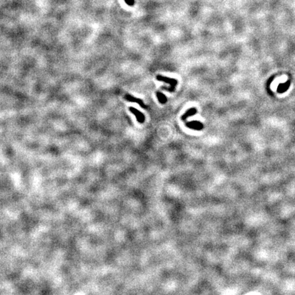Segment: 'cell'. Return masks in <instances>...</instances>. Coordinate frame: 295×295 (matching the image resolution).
Returning <instances> with one entry per match:
<instances>
[{
  "instance_id": "cell-1",
  "label": "cell",
  "mask_w": 295,
  "mask_h": 295,
  "mask_svg": "<svg viewBox=\"0 0 295 295\" xmlns=\"http://www.w3.org/2000/svg\"><path fill=\"white\" fill-rule=\"evenodd\" d=\"M157 79L158 81H163V82H165V83L170 84V87H169V88L163 87V90H166L169 91V92H174L175 90V89H176V86L177 83H178L177 80L175 79L163 77V76H161V75H157Z\"/></svg>"
},
{
  "instance_id": "cell-2",
  "label": "cell",
  "mask_w": 295,
  "mask_h": 295,
  "mask_svg": "<svg viewBox=\"0 0 295 295\" xmlns=\"http://www.w3.org/2000/svg\"><path fill=\"white\" fill-rule=\"evenodd\" d=\"M125 98L126 99V101H128L129 102H137V103L139 104L140 107H142V108H145V109L147 108L146 105L144 104V102H143V101L142 100V99L134 97H133V96L130 95V94H126L125 97Z\"/></svg>"
},
{
  "instance_id": "cell-3",
  "label": "cell",
  "mask_w": 295,
  "mask_h": 295,
  "mask_svg": "<svg viewBox=\"0 0 295 295\" xmlns=\"http://www.w3.org/2000/svg\"><path fill=\"white\" fill-rule=\"evenodd\" d=\"M129 110L131 112H132L133 114L135 115V116L137 118V120H138L139 123H143L145 121V116L143 115L141 111H139L138 109H135V107H129Z\"/></svg>"
},
{
  "instance_id": "cell-4",
  "label": "cell",
  "mask_w": 295,
  "mask_h": 295,
  "mask_svg": "<svg viewBox=\"0 0 295 295\" xmlns=\"http://www.w3.org/2000/svg\"><path fill=\"white\" fill-rule=\"evenodd\" d=\"M186 126L188 128L191 129L197 130V131H200V130H202V129L204 128V125L200 122L195 120V121L187 122L186 124Z\"/></svg>"
},
{
  "instance_id": "cell-5",
  "label": "cell",
  "mask_w": 295,
  "mask_h": 295,
  "mask_svg": "<svg viewBox=\"0 0 295 295\" xmlns=\"http://www.w3.org/2000/svg\"><path fill=\"white\" fill-rule=\"evenodd\" d=\"M197 111V109L195 107L188 109L186 111V113H184V115H183V116H182V120H183V121H185L188 117H191V116H194L195 114H196Z\"/></svg>"
},
{
  "instance_id": "cell-6",
  "label": "cell",
  "mask_w": 295,
  "mask_h": 295,
  "mask_svg": "<svg viewBox=\"0 0 295 295\" xmlns=\"http://www.w3.org/2000/svg\"><path fill=\"white\" fill-rule=\"evenodd\" d=\"M156 94H157L158 100H159V101L161 102V104L166 103L167 101V98L166 95L163 94V93H161V92H157Z\"/></svg>"
},
{
  "instance_id": "cell-7",
  "label": "cell",
  "mask_w": 295,
  "mask_h": 295,
  "mask_svg": "<svg viewBox=\"0 0 295 295\" xmlns=\"http://www.w3.org/2000/svg\"><path fill=\"white\" fill-rule=\"evenodd\" d=\"M289 86H290L289 81H287L286 82V83L280 84L278 87V92H280V93H282V92H286L288 89Z\"/></svg>"
},
{
  "instance_id": "cell-8",
  "label": "cell",
  "mask_w": 295,
  "mask_h": 295,
  "mask_svg": "<svg viewBox=\"0 0 295 295\" xmlns=\"http://www.w3.org/2000/svg\"><path fill=\"white\" fill-rule=\"evenodd\" d=\"M125 2L127 3L129 6H131L134 5V3H135L134 0H125Z\"/></svg>"
}]
</instances>
